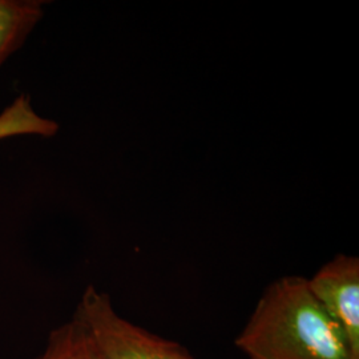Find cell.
Segmentation results:
<instances>
[{"label": "cell", "instance_id": "1", "mask_svg": "<svg viewBox=\"0 0 359 359\" xmlns=\"http://www.w3.org/2000/svg\"><path fill=\"white\" fill-rule=\"evenodd\" d=\"M234 344L249 359H359L302 277L270 283Z\"/></svg>", "mask_w": 359, "mask_h": 359}, {"label": "cell", "instance_id": "2", "mask_svg": "<svg viewBox=\"0 0 359 359\" xmlns=\"http://www.w3.org/2000/svg\"><path fill=\"white\" fill-rule=\"evenodd\" d=\"M103 359H196L177 342L123 318L109 295L88 286L77 306Z\"/></svg>", "mask_w": 359, "mask_h": 359}, {"label": "cell", "instance_id": "3", "mask_svg": "<svg viewBox=\"0 0 359 359\" xmlns=\"http://www.w3.org/2000/svg\"><path fill=\"white\" fill-rule=\"evenodd\" d=\"M308 285L359 355L358 258L338 255L308 280Z\"/></svg>", "mask_w": 359, "mask_h": 359}, {"label": "cell", "instance_id": "4", "mask_svg": "<svg viewBox=\"0 0 359 359\" xmlns=\"http://www.w3.org/2000/svg\"><path fill=\"white\" fill-rule=\"evenodd\" d=\"M43 16L41 0H0V67L25 46Z\"/></svg>", "mask_w": 359, "mask_h": 359}, {"label": "cell", "instance_id": "5", "mask_svg": "<svg viewBox=\"0 0 359 359\" xmlns=\"http://www.w3.org/2000/svg\"><path fill=\"white\" fill-rule=\"evenodd\" d=\"M38 359H103L87 326L76 314L55 329Z\"/></svg>", "mask_w": 359, "mask_h": 359}]
</instances>
